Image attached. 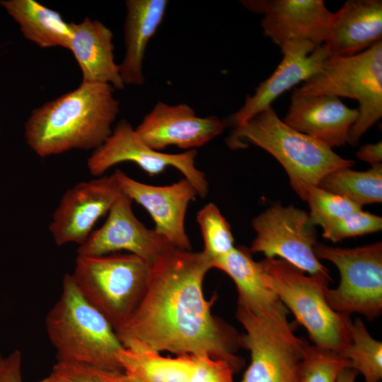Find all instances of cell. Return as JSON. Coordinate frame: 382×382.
<instances>
[{
  "label": "cell",
  "mask_w": 382,
  "mask_h": 382,
  "mask_svg": "<svg viewBox=\"0 0 382 382\" xmlns=\"http://www.w3.org/2000/svg\"><path fill=\"white\" fill-rule=\"evenodd\" d=\"M212 268L203 252L169 244L150 266L147 286L131 316L115 332L125 348L208 355L228 362L235 373L243 361L235 354L238 335L211 311L215 298L203 292Z\"/></svg>",
  "instance_id": "6da1fadb"
},
{
  "label": "cell",
  "mask_w": 382,
  "mask_h": 382,
  "mask_svg": "<svg viewBox=\"0 0 382 382\" xmlns=\"http://www.w3.org/2000/svg\"><path fill=\"white\" fill-rule=\"evenodd\" d=\"M114 88L83 83L33 110L25 123L28 146L41 158L70 150H95L112 132L120 112Z\"/></svg>",
  "instance_id": "7a4b0ae2"
},
{
  "label": "cell",
  "mask_w": 382,
  "mask_h": 382,
  "mask_svg": "<svg viewBox=\"0 0 382 382\" xmlns=\"http://www.w3.org/2000/svg\"><path fill=\"white\" fill-rule=\"evenodd\" d=\"M226 142L233 149L245 148L250 143L270 154L303 201L309 190L318 186L328 173L354 165V160L341 157L332 149L287 125L272 105L235 127Z\"/></svg>",
  "instance_id": "3957f363"
},
{
  "label": "cell",
  "mask_w": 382,
  "mask_h": 382,
  "mask_svg": "<svg viewBox=\"0 0 382 382\" xmlns=\"http://www.w3.org/2000/svg\"><path fill=\"white\" fill-rule=\"evenodd\" d=\"M45 327L57 361L123 371L117 353L124 348L107 319L81 294L65 274L59 299L48 312Z\"/></svg>",
  "instance_id": "277c9868"
},
{
  "label": "cell",
  "mask_w": 382,
  "mask_h": 382,
  "mask_svg": "<svg viewBox=\"0 0 382 382\" xmlns=\"http://www.w3.org/2000/svg\"><path fill=\"white\" fill-rule=\"evenodd\" d=\"M259 262L265 284L305 328L313 345L341 352L350 344V316L333 311L325 298L330 277L306 275L278 257Z\"/></svg>",
  "instance_id": "5b68a950"
},
{
  "label": "cell",
  "mask_w": 382,
  "mask_h": 382,
  "mask_svg": "<svg viewBox=\"0 0 382 382\" xmlns=\"http://www.w3.org/2000/svg\"><path fill=\"white\" fill-rule=\"evenodd\" d=\"M289 313L284 305L258 311L237 306L236 318L245 330L238 344L251 357L241 382L299 381L308 342L296 335Z\"/></svg>",
  "instance_id": "8992f818"
},
{
  "label": "cell",
  "mask_w": 382,
  "mask_h": 382,
  "mask_svg": "<svg viewBox=\"0 0 382 382\" xmlns=\"http://www.w3.org/2000/svg\"><path fill=\"white\" fill-rule=\"evenodd\" d=\"M150 266L130 253L78 255L74 284L115 330L133 313L146 291Z\"/></svg>",
  "instance_id": "52a82bcc"
},
{
  "label": "cell",
  "mask_w": 382,
  "mask_h": 382,
  "mask_svg": "<svg viewBox=\"0 0 382 382\" xmlns=\"http://www.w3.org/2000/svg\"><path fill=\"white\" fill-rule=\"evenodd\" d=\"M294 95H330L354 99L359 115L349 133L355 146L382 117V41L351 56H329L320 70L294 90Z\"/></svg>",
  "instance_id": "ba28073f"
},
{
  "label": "cell",
  "mask_w": 382,
  "mask_h": 382,
  "mask_svg": "<svg viewBox=\"0 0 382 382\" xmlns=\"http://www.w3.org/2000/svg\"><path fill=\"white\" fill-rule=\"evenodd\" d=\"M314 251L340 272L338 286L325 290L330 308L349 316L358 313L369 320L378 318L382 311V243L352 248L317 243Z\"/></svg>",
  "instance_id": "9c48e42d"
},
{
  "label": "cell",
  "mask_w": 382,
  "mask_h": 382,
  "mask_svg": "<svg viewBox=\"0 0 382 382\" xmlns=\"http://www.w3.org/2000/svg\"><path fill=\"white\" fill-rule=\"evenodd\" d=\"M252 226L256 236L251 253L278 257L310 275L330 277L316 255L317 233L308 212L277 201L253 218Z\"/></svg>",
  "instance_id": "30bf717a"
},
{
  "label": "cell",
  "mask_w": 382,
  "mask_h": 382,
  "mask_svg": "<svg viewBox=\"0 0 382 382\" xmlns=\"http://www.w3.org/2000/svg\"><path fill=\"white\" fill-rule=\"evenodd\" d=\"M197 154L195 149L180 154L156 151L141 141L129 122L122 120L106 141L93 151L87 160V167L92 175L99 177L124 162L136 163L151 176L171 166L180 171L194 186L197 195L204 198L208 194L209 183L205 174L195 166Z\"/></svg>",
  "instance_id": "8fae6325"
},
{
  "label": "cell",
  "mask_w": 382,
  "mask_h": 382,
  "mask_svg": "<svg viewBox=\"0 0 382 382\" xmlns=\"http://www.w3.org/2000/svg\"><path fill=\"white\" fill-rule=\"evenodd\" d=\"M122 193L114 173L80 182L67 190L49 226L55 243H83Z\"/></svg>",
  "instance_id": "7c38bea8"
},
{
  "label": "cell",
  "mask_w": 382,
  "mask_h": 382,
  "mask_svg": "<svg viewBox=\"0 0 382 382\" xmlns=\"http://www.w3.org/2000/svg\"><path fill=\"white\" fill-rule=\"evenodd\" d=\"M132 202L122 192L110 209L104 224L79 245L77 255L97 256L126 251L151 266L170 243L136 217Z\"/></svg>",
  "instance_id": "4fadbf2b"
},
{
  "label": "cell",
  "mask_w": 382,
  "mask_h": 382,
  "mask_svg": "<svg viewBox=\"0 0 382 382\" xmlns=\"http://www.w3.org/2000/svg\"><path fill=\"white\" fill-rule=\"evenodd\" d=\"M241 4L262 15L263 34L278 46L292 41L325 42L332 13L322 0H243Z\"/></svg>",
  "instance_id": "5bb4252c"
},
{
  "label": "cell",
  "mask_w": 382,
  "mask_h": 382,
  "mask_svg": "<svg viewBox=\"0 0 382 382\" xmlns=\"http://www.w3.org/2000/svg\"><path fill=\"white\" fill-rule=\"evenodd\" d=\"M225 127L219 117H199L187 104L158 101L135 131L144 144L162 151L170 146L187 150L202 146L221 134Z\"/></svg>",
  "instance_id": "9a60e30c"
},
{
  "label": "cell",
  "mask_w": 382,
  "mask_h": 382,
  "mask_svg": "<svg viewBox=\"0 0 382 382\" xmlns=\"http://www.w3.org/2000/svg\"><path fill=\"white\" fill-rule=\"evenodd\" d=\"M122 192L141 205L155 223L154 229L176 248L192 250L185 231L188 205L197 192L186 178L168 185L139 182L120 170L114 172Z\"/></svg>",
  "instance_id": "2e32d148"
},
{
  "label": "cell",
  "mask_w": 382,
  "mask_h": 382,
  "mask_svg": "<svg viewBox=\"0 0 382 382\" xmlns=\"http://www.w3.org/2000/svg\"><path fill=\"white\" fill-rule=\"evenodd\" d=\"M282 59L270 76L260 83L253 95H248L243 106L229 116L228 122L234 128L272 105L282 93L316 74L329 57L324 45L316 46L308 41L288 42L279 47Z\"/></svg>",
  "instance_id": "e0dca14e"
},
{
  "label": "cell",
  "mask_w": 382,
  "mask_h": 382,
  "mask_svg": "<svg viewBox=\"0 0 382 382\" xmlns=\"http://www.w3.org/2000/svg\"><path fill=\"white\" fill-rule=\"evenodd\" d=\"M359 115L340 98L330 95L292 94L284 118L295 130L332 149L349 143V133Z\"/></svg>",
  "instance_id": "ac0fdd59"
},
{
  "label": "cell",
  "mask_w": 382,
  "mask_h": 382,
  "mask_svg": "<svg viewBox=\"0 0 382 382\" xmlns=\"http://www.w3.org/2000/svg\"><path fill=\"white\" fill-rule=\"evenodd\" d=\"M382 38V1L348 0L332 13L324 42L329 56L359 54Z\"/></svg>",
  "instance_id": "d6986e66"
},
{
  "label": "cell",
  "mask_w": 382,
  "mask_h": 382,
  "mask_svg": "<svg viewBox=\"0 0 382 382\" xmlns=\"http://www.w3.org/2000/svg\"><path fill=\"white\" fill-rule=\"evenodd\" d=\"M71 37L68 50L74 54L83 83H100L122 89L125 84L120 66L115 62L112 31L98 20L88 17L71 23Z\"/></svg>",
  "instance_id": "ffe728a7"
},
{
  "label": "cell",
  "mask_w": 382,
  "mask_h": 382,
  "mask_svg": "<svg viewBox=\"0 0 382 382\" xmlns=\"http://www.w3.org/2000/svg\"><path fill=\"white\" fill-rule=\"evenodd\" d=\"M167 0H127L124 23L125 55L119 65L124 84L144 83L143 61L149 40L161 24Z\"/></svg>",
  "instance_id": "44dd1931"
},
{
  "label": "cell",
  "mask_w": 382,
  "mask_h": 382,
  "mask_svg": "<svg viewBox=\"0 0 382 382\" xmlns=\"http://www.w3.org/2000/svg\"><path fill=\"white\" fill-rule=\"evenodd\" d=\"M212 268L222 270L234 282L238 291L237 306L257 311L284 305L265 284L260 263L253 259L249 248L235 246L229 253L214 260Z\"/></svg>",
  "instance_id": "7402d4cb"
},
{
  "label": "cell",
  "mask_w": 382,
  "mask_h": 382,
  "mask_svg": "<svg viewBox=\"0 0 382 382\" xmlns=\"http://www.w3.org/2000/svg\"><path fill=\"white\" fill-rule=\"evenodd\" d=\"M0 4L18 23L25 39L43 49H68L71 25L59 12L35 0H4Z\"/></svg>",
  "instance_id": "603a6c76"
},
{
  "label": "cell",
  "mask_w": 382,
  "mask_h": 382,
  "mask_svg": "<svg viewBox=\"0 0 382 382\" xmlns=\"http://www.w3.org/2000/svg\"><path fill=\"white\" fill-rule=\"evenodd\" d=\"M123 371L136 382H188L195 355L163 357L159 352L124 347L117 353Z\"/></svg>",
  "instance_id": "cb8c5ba5"
},
{
  "label": "cell",
  "mask_w": 382,
  "mask_h": 382,
  "mask_svg": "<svg viewBox=\"0 0 382 382\" xmlns=\"http://www.w3.org/2000/svg\"><path fill=\"white\" fill-rule=\"evenodd\" d=\"M318 187L361 206L382 202V164L365 171L337 169L325 175Z\"/></svg>",
  "instance_id": "d4e9b609"
},
{
  "label": "cell",
  "mask_w": 382,
  "mask_h": 382,
  "mask_svg": "<svg viewBox=\"0 0 382 382\" xmlns=\"http://www.w3.org/2000/svg\"><path fill=\"white\" fill-rule=\"evenodd\" d=\"M350 368L363 375L365 382L382 380V342L371 336L364 323L356 318L351 326V342L341 352Z\"/></svg>",
  "instance_id": "484cf974"
},
{
  "label": "cell",
  "mask_w": 382,
  "mask_h": 382,
  "mask_svg": "<svg viewBox=\"0 0 382 382\" xmlns=\"http://www.w3.org/2000/svg\"><path fill=\"white\" fill-rule=\"evenodd\" d=\"M204 241L202 250L212 262L229 253L234 248V238L231 226L217 206L210 202L197 214Z\"/></svg>",
  "instance_id": "4316f807"
},
{
  "label": "cell",
  "mask_w": 382,
  "mask_h": 382,
  "mask_svg": "<svg viewBox=\"0 0 382 382\" xmlns=\"http://www.w3.org/2000/svg\"><path fill=\"white\" fill-rule=\"evenodd\" d=\"M350 368V362L339 352L306 344L299 382H336L340 373Z\"/></svg>",
  "instance_id": "83f0119b"
},
{
  "label": "cell",
  "mask_w": 382,
  "mask_h": 382,
  "mask_svg": "<svg viewBox=\"0 0 382 382\" xmlns=\"http://www.w3.org/2000/svg\"><path fill=\"white\" fill-rule=\"evenodd\" d=\"M309 206L308 215L313 224L325 228L331 222L362 207L342 196L318 186L311 187L306 201Z\"/></svg>",
  "instance_id": "f1b7e54d"
},
{
  "label": "cell",
  "mask_w": 382,
  "mask_h": 382,
  "mask_svg": "<svg viewBox=\"0 0 382 382\" xmlns=\"http://www.w3.org/2000/svg\"><path fill=\"white\" fill-rule=\"evenodd\" d=\"M382 218L360 209L335 220L323 228L325 239L337 243L343 239L381 231Z\"/></svg>",
  "instance_id": "f546056e"
},
{
  "label": "cell",
  "mask_w": 382,
  "mask_h": 382,
  "mask_svg": "<svg viewBox=\"0 0 382 382\" xmlns=\"http://www.w3.org/2000/svg\"><path fill=\"white\" fill-rule=\"evenodd\" d=\"M52 372L69 382H136L123 371H111L78 363L57 361Z\"/></svg>",
  "instance_id": "4dcf8cb0"
},
{
  "label": "cell",
  "mask_w": 382,
  "mask_h": 382,
  "mask_svg": "<svg viewBox=\"0 0 382 382\" xmlns=\"http://www.w3.org/2000/svg\"><path fill=\"white\" fill-rule=\"evenodd\" d=\"M195 368L188 382H235V373L225 360L208 355H195Z\"/></svg>",
  "instance_id": "1f68e13d"
},
{
  "label": "cell",
  "mask_w": 382,
  "mask_h": 382,
  "mask_svg": "<svg viewBox=\"0 0 382 382\" xmlns=\"http://www.w3.org/2000/svg\"><path fill=\"white\" fill-rule=\"evenodd\" d=\"M0 382H23L22 354L19 350H15L4 357Z\"/></svg>",
  "instance_id": "d6a6232c"
},
{
  "label": "cell",
  "mask_w": 382,
  "mask_h": 382,
  "mask_svg": "<svg viewBox=\"0 0 382 382\" xmlns=\"http://www.w3.org/2000/svg\"><path fill=\"white\" fill-rule=\"evenodd\" d=\"M356 156L361 161L369 163L371 166L381 163V141L374 144H366L361 146L357 151Z\"/></svg>",
  "instance_id": "836d02e7"
},
{
  "label": "cell",
  "mask_w": 382,
  "mask_h": 382,
  "mask_svg": "<svg viewBox=\"0 0 382 382\" xmlns=\"http://www.w3.org/2000/svg\"><path fill=\"white\" fill-rule=\"evenodd\" d=\"M357 374L355 369L346 368L340 373L336 382H355Z\"/></svg>",
  "instance_id": "e575fe53"
},
{
  "label": "cell",
  "mask_w": 382,
  "mask_h": 382,
  "mask_svg": "<svg viewBox=\"0 0 382 382\" xmlns=\"http://www.w3.org/2000/svg\"><path fill=\"white\" fill-rule=\"evenodd\" d=\"M37 382H69L54 373L52 372L48 376L40 380Z\"/></svg>",
  "instance_id": "d590c367"
},
{
  "label": "cell",
  "mask_w": 382,
  "mask_h": 382,
  "mask_svg": "<svg viewBox=\"0 0 382 382\" xmlns=\"http://www.w3.org/2000/svg\"><path fill=\"white\" fill-rule=\"evenodd\" d=\"M3 359H4V357L0 354V371H1V365H2Z\"/></svg>",
  "instance_id": "8d00e7d4"
}]
</instances>
